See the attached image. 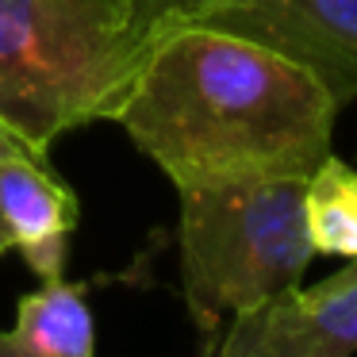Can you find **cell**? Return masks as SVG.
I'll return each mask as SVG.
<instances>
[{
    "instance_id": "1",
    "label": "cell",
    "mask_w": 357,
    "mask_h": 357,
    "mask_svg": "<svg viewBox=\"0 0 357 357\" xmlns=\"http://www.w3.org/2000/svg\"><path fill=\"white\" fill-rule=\"evenodd\" d=\"M338 104L277 50L208 24L146 50L116 123L177 188L311 177L331 158Z\"/></svg>"
},
{
    "instance_id": "2",
    "label": "cell",
    "mask_w": 357,
    "mask_h": 357,
    "mask_svg": "<svg viewBox=\"0 0 357 357\" xmlns=\"http://www.w3.org/2000/svg\"><path fill=\"white\" fill-rule=\"evenodd\" d=\"M142 58L127 0H0V123L47 154L58 135L116 119Z\"/></svg>"
},
{
    "instance_id": "3",
    "label": "cell",
    "mask_w": 357,
    "mask_h": 357,
    "mask_svg": "<svg viewBox=\"0 0 357 357\" xmlns=\"http://www.w3.org/2000/svg\"><path fill=\"white\" fill-rule=\"evenodd\" d=\"M307 177H254L181 192V284L204 346L227 319L296 288L315 246L303 215Z\"/></svg>"
},
{
    "instance_id": "4",
    "label": "cell",
    "mask_w": 357,
    "mask_h": 357,
    "mask_svg": "<svg viewBox=\"0 0 357 357\" xmlns=\"http://www.w3.org/2000/svg\"><path fill=\"white\" fill-rule=\"evenodd\" d=\"M357 354V261L311 288L227 319L204 357H354Z\"/></svg>"
},
{
    "instance_id": "5",
    "label": "cell",
    "mask_w": 357,
    "mask_h": 357,
    "mask_svg": "<svg viewBox=\"0 0 357 357\" xmlns=\"http://www.w3.org/2000/svg\"><path fill=\"white\" fill-rule=\"evenodd\" d=\"M204 24L277 50L338 108L357 100V0H227Z\"/></svg>"
},
{
    "instance_id": "6",
    "label": "cell",
    "mask_w": 357,
    "mask_h": 357,
    "mask_svg": "<svg viewBox=\"0 0 357 357\" xmlns=\"http://www.w3.org/2000/svg\"><path fill=\"white\" fill-rule=\"evenodd\" d=\"M77 196L47 165V154L20 146L0 158V254L20 250L39 280H58L70 261Z\"/></svg>"
},
{
    "instance_id": "7",
    "label": "cell",
    "mask_w": 357,
    "mask_h": 357,
    "mask_svg": "<svg viewBox=\"0 0 357 357\" xmlns=\"http://www.w3.org/2000/svg\"><path fill=\"white\" fill-rule=\"evenodd\" d=\"M0 357H96V319L85 288L58 277L20 296L12 331H0Z\"/></svg>"
},
{
    "instance_id": "8",
    "label": "cell",
    "mask_w": 357,
    "mask_h": 357,
    "mask_svg": "<svg viewBox=\"0 0 357 357\" xmlns=\"http://www.w3.org/2000/svg\"><path fill=\"white\" fill-rule=\"evenodd\" d=\"M303 215L315 254L357 261V169L326 158L303 188Z\"/></svg>"
},
{
    "instance_id": "9",
    "label": "cell",
    "mask_w": 357,
    "mask_h": 357,
    "mask_svg": "<svg viewBox=\"0 0 357 357\" xmlns=\"http://www.w3.org/2000/svg\"><path fill=\"white\" fill-rule=\"evenodd\" d=\"M227 0H127L131 8V24L139 31L142 47H154L162 35L177 31L188 24H204L215 8H223Z\"/></svg>"
},
{
    "instance_id": "10",
    "label": "cell",
    "mask_w": 357,
    "mask_h": 357,
    "mask_svg": "<svg viewBox=\"0 0 357 357\" xmlns=\"http://www.w3.org/2000/svg\"><path fill=\"white\" fill-rule=\"evenodd\" d=\"M20 146H24V142H20L16 135L8 131V127L0 123V158H4V154H12V150H20ZM27 150H31V146H27ZM35 154H39V150H35Z\"/></svg>"
}]
</instances>
